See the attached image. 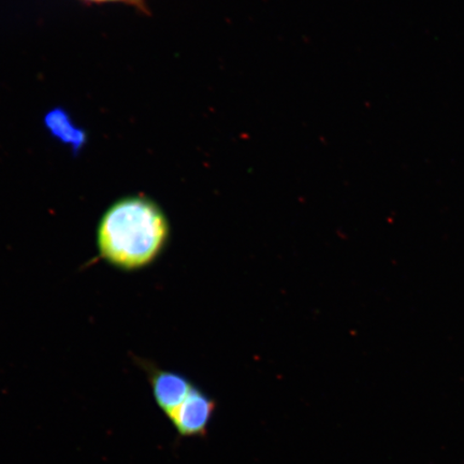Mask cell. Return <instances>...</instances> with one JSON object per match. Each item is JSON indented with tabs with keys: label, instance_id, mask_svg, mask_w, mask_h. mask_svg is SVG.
<instances>
[{
	"label": "cell",
	"instance_id": "obj_3",
	"mask_svg": "<svg viewBox=\"0 0 464 464\" xmlns=\"http://www.w3.org/2000/svg\"><path fill=\"white\" fill-rule=\"evenodd\" d=\"M143 369L147 371L156 404L169 417L188 398L194 385L187 376L161 370L154 364L144 362Z\"/></svg>",
	"mask_w": 464,
	"mask_h": 464
},
{
	"label": "cell",
	"instance_id": "obj_2",
	"mask_svg": "<svg viewBox=\"0 0 464 464\" xmlns=\"http://www.w3.org/2000/svg\"><path fill=\"white\" fill-rule=\"evenodd\" d=\"M216 410V402L194 386L183 403L168 417L183 438L205 434Z\"/></svg>",
	"mask_w": 464,
	"mask_h": 464
},
{
	"label": "cell",
	"instance_id": "obj_1",
	"mask_svg": "<svg viewBox=\"0 0 464 464\" xmlns=\"http://www.w3.org/2000/svg\"><path fill=\"white\" fill-rule=\"evenodd\" d=\"M170 223L158 202L147 196L116 200L98 223L96 243L101 257L123 271L152 265L170 240Z\"/></svg>",
	"mask_w": 464,
	"mask_h": 464
},
{
	"label": "cell",
	"instance_id": "obj_5",
	"mask_svg": "<svg viewBox=\"0 0 464 464\" xmlns=\"http://www.w3.org/2000/svg\"><path fill=\"white\" fill-rule=\"evenodd\" d=\"M91 2H125L129 4H133L140 7L142 5V0H91Z\"/></svg>",
	"mask_w": 464,
	"mask_h": 464
},
{
	"label": "cell",
	"instance_id": "obj_4",
	"mask_svg": "<svg viewBox=\"0 0 464 464\" xmlns=\"http://www.w3.org/2000/svg\"><path fill=\"white\" fill-rule=\"evenodd\" d=\"M44 126L49 130L52 138L57 139L63 144L68 145L74 154L80 152L86 144V132L79 129L71 119L65 110L57 108L44 116Z\"/></svg>",
	"mask_w": 464,
	"mask_h": 464
}]
</instances>
